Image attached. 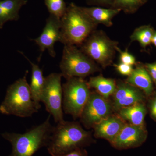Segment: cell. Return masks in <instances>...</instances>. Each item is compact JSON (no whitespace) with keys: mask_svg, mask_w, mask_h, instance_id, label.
Here are the masks:
<instances>
[{"mask_svg":"<svg viewBox=\"0 0 156 156\" xmlns=\"http://www.w3.org/2000/svg\"><path fill=\"white\" fill-rule=\"evenodd\" d=\"M155 31L150 26H143L136 29L130 37L131 41H137L143 48L152 43Z\"/></svg>","mask_w":156,"mask_h":156,"instance_id":"obj_20","label":"cell"},{"mask_svg":"<svg viewBox=\"0 0 156 156\" xmlns=\"http://www.w3.org/2000/svg\"><path fill=\"white\" fill-rule=\"evenodd\" d=\"M125 120L119 116L110 115L94 126L95 135L111 143L126 125Z\"/></svg>","mask_w":156,"mask_h":156,"instance_id":"obj_12","label":"cell"},{"mask_svg":"<svg viewBox=\"0 0 156 156\" xmlns=\"http://www.w3.org/2000/svg\"><path fill=\"white\" fill-rule=\"evenodd\" d=\"M27 59L31 66L32 76L30 87L31 93L34 102L39 109L41 108V98L45 83V77L43 76V71L38 65L30 61L22 52H20Z\"/></svg>","mask_w":156,"mask_h":156,"instance_id":"obj_16","label":"cell"},{"mask_svg":"<svg viewBox=\"0 0 156 156\" xmlns=\"http://www.w3.org/2000/svg\"><path fill=\"white\" fill-rule=\"evenodd\" d=\"M118 44L103 31L95 30L80 47L86 55L105 68L112 63Z\"/></svg>","mask_w":156,"mask_h":156,"instance_id":"obj_6","label":"cell"},{"mask_svg":"<svg viewBox=\"0 0 156 156\" xmlns=\"http://www.w3.org/2000/svg\"><path fill=\"white\" fill-rule=\"evenodd\" d=\"M147 0H113L111 9H119L127 14L135 13Z\"/></svg>","mask_w":156,"mask_h":156,"instance_id":"obj_21","label":"cell"},{"mask_svg":"<svg viewBox=\"0 0 156 156\" xmlns=\"http://www.w3.org/2000/svg\"><path fill=\"white\" fill-rule=\"evenodd\" d=\"M152 43L156 47V32H155L153 37L152 39Z\"/></svg>","mask_w":156,"mask_h":156,"instance_id":"obj_29","label":"cell"},{"mask_svg":"<svg viewBox=\"0 0 156 156\" xmlns=\"http://www.w3.org/2000/svg\"><path fill=\"white\" fill-rule=\"evenodd\" d=\"M62 85V107L65 113L74 119L80 117L90 96V87L83 78L72 77L67 79Z\"/></svg>","mask_w":156,"mask_h":156,"instance_id":"obj_7","label":"cell"},{"mask_svg":"<svg viewBox=\"0 0 156 156\" xmlns=\"http://www.w3.org/2000/svg\"><path fill=\"white\" fill-rule=\"evenodd\" d=\"M52 156H88V155H87V151L82 148L76 150L72 152H71L69 153L62 155Z\"/></svg>","mask_w":156,"mask_h":156,"instance_id":"obj_27","label":"cell"},{"mask_svg":"<svg viewBox=\"0 0 156 156\" xmlns=\"http://www.w3.org/2000/svg\"><path fill=\"white\" fill-rule=\"evenodd\" d=\"M60 30L61 19L50 14L41 35L32 40L38 46L41 54L45 50H48L50 56H56L54 45L56 42H60Z\"/></svg>","mask_w":156,"mask_h":156,"instance_id":"obj_10","label":"cell"},{"mask_svg":"<svg viewBox=\"0 0 156 156\" xmlns=\"http://www.w3.org/2000/svg\"><path fill=\"white\" fill-rule=\"evenodd\" d=\"M146 112V108L144 105L141 102H139L120 109L119 116L123 120L128 121L132 125L143 126Z\"/></svg>","mask_w":156,"mask_h":156,"instance_id":"obj_17","label":"cell"},{"mask_svg":"<svg viewBox=\"0 0 156 156\" xmlns=\"http://www.w3.org/2000/svg\"><path fill=\"white\" fill-rule=\"evenodd\" d=\"M44 4L50 15L59 19L63 17L67 9L64 0H44Z\"/></svg>","mask_w":156,"mask_h":156,"instance_id":"obj_22","label":"cell"},{"mask_svg":"<svg viewBox=\"0 0 156 156\" xmlns=\"http://www.w3.org/2000/svg\"><path fill=\"white\" fill-rule=\"evenodd\" d=\"M150 112L152 118L156 121V96L151 102Z\"/></svg>","mask_w":156,"mask_h":156,"instance_id":"obj_28","label":"cell"},{"mask_svg":"<svg viewBox=\"0 0 156 156\" xmlns=\"http://www.w3.org/2000/svg\"><path fill=\"white\" fill-rule=\"evenodd\" d=\"M88 83L90 88H94L97 93L106 99L113 95L116 89L117 83L114 80L101 76L90 78Z\"/></svg>","mask_w":156,"mask_h":156,"instance_id":"obj_18","label":"cell"},{"mask_svg":"<svg viewBox=\"0 0 156 156\" xmlns=\"http://www.w3.org/2000/svg\"><path fill=\"white\" fill-rule=\"evenodd\" d=\"M147 133L143 126L126 124L119 133L111 142V145L118 149L138 147L147 139Z\"/></svg>","mask_w":156,"mask_h":156,"instance_id":"obj_11","label":"cell"},{"mask_svg":"<svg viewBox=\"0 0 156 156\" xmlns=\"http://www.w3.org/2000/svg\"><path fill=\"white\" fill-rule=\"evenodd\" d=\"M112 111L108 99L97 92H91L80 118L84 126L90 128L111 115Z\"/></svg>","mask_w":156,"mask_h":156,"instance_id":"obj_9","label":"cell"},{"mask_svg":"<svg viewBox=\"0 0 156 156\" xmlns=\"http://www.w3.org/2000/svg\"><path fill=\"white\" fill-rule=\"evenodd\" d=\"M27 0H0V29L8 21H17L20 9Z\"/></svg>","mask_w":156,"mask_h":156,"instance_id":"obj_13","label":"cell"},{"mask_svg":"<svg viewBox=\"0 0 156 156\" xmlns=\"http://www.w3.org/2000/svg\"><path fill=\"white\" fill-rule=\"evenodd\" d=\"M126 82L141 89L147 95H151L153 91L151 78L145 67L140 65H136Z\"/></svg>","mask_w":156,"mask_h":156,"instance_id":"obj_15","label":"cell"},{"mask_svg":"<svg viewBox=\"0 0 156 156\" xmlns=\"http://www.w3.org/2000/svg\"><path fill=\"white\" fill-rule=\"evenodd\" d=\"M90 141V133L79 123L63 121L53 127L47 147L51 156H60L82 149Z\"/></svg>","mask_w":156,"mask_h":156,"instance_id":"obj_1","label":"cell"},{"mask_svg":"<svg viewBox=\"0 0 156 156\" xmlns=\"http://www.w3.org/2000/svg\"><path fill=\"white\" fill-rule=\"evenodd\" d=\"M86 1L87 4L90 5L110 8L113 0H86Z\"/></svg>","mask_w":156,"mask_h":156,"instance_id":"obj_25","label":"cell"},{"mask_svg":"<svg viewBox=\"0 0 156 156\" xmlns=\"http://www.w3.org/2000/svg\"><path fill=\"white\" fill-rule=\"evenodd\" d=\"M117 71L122 75L129 76L132 73L134 69L132 66L120 62L119 64L114 65Z\"/></svg>","mask_w":156,"mask_h":156,"instance_id":"obj_24","label":"cell"},{"mask_svg":"<svg viewBox=\"0 0 156 156\" xmlns=\"http://www.w3.org/2000/svg\"><path fill=\"white\" fill-rule=\"evenodd\" d=\"M143 95L138 88L132 86L126 93L122 96L121 99L113 102V107L119 110L123 107L131 106L135 104L141 102L143 99Z\"/></svg>","mask_w":156,"mask_h":156,"instance_id":"obj_19","label":"cell"},{"mask_svg":"<svg viewBox=\"0 0 156 156\" xmlns=\"http://www.w3.org/2000/svg\"><path fill=\"white\" fill-rule=\"evenodd\" d=\"M62 77L61 73H53L45 77L41 98V101L44 103L47 111L57 123L64 121L61 84Z\"/></svg>","mask_w":156,"mask_h":156,"instance_id":"obj_8","label":"cell"},{"mask_svg":"<svg viewBox=\"0 0 156 156\" xmlns=\"http://www.w3.org/2000/svg\"><path fill=\"white\" fill-rule=\"evenodd\" d=\"M27 73L28 71L23 77L8 87L5 99L0 105V113L27 118L38 111L39 109L34 102L30 85L27 81Z\"/></svg>","mask_w":156,"mask_h":156,"instance_id":"obj_4","label":"cell"},{"mask_svg":"<svg viewBox=\"0 0 156 156\" xmlns=\"http://www.w3.org/2000/svg\"><path fill=\"white\" fill-rule=\"evenodd\" d=\"M59 68L66 80L83 78L100 69L94 60L74 45H64Z\"/></svg>","mask_w":156,"mask_h":156,"instance_id":"obj_5","label":"cell"},{"mask_svg":"<svg viewBox=\"0 0 156 156\" xmlns=\"http://www.w3.org/2000/svg\"><path fill=\"white\" fill-rule=\"evenodd\" d=\"M91 20L98 25L101 24L107 27L112 26V20L121 12L119 9L100 7H81Z\"/></svg>","mask_w":156,"mask_h":156,"instance_id":"obj_14","label":"cell"},{"mask_svg":"<svg viewBox=\"0 0 156 156\" xmlns=\"http://www.w3.org/2000/svg\"><path fill=\"white\" fill-rule=\"evenodd\" d=\"M117 51L119 53L121 62L132 66L136 64V58L132 54L129 53L127 50L122 51L118 47L117 49Z\"/></svg>","mask_w":156,"mask_h":156,"instance_id":"obj_23","label":"cell"},{"mask_svg":"<svg viewBox=\"0 0 156 156\" xmlns=\"http://www.w3.org/2000/svg\"><path fill=\"white\" fill-rule=\"evenodd\" d=\"M145 67L156 85V62L147 63Z\"/></svg>","mask_w":156,"mask_h":156,"instance_id":"obj_26","label":"cell"},{"mask_svg":"<svg viewBox=\"0 0 156 156\" xmlns=\"http://www.w3.org/2000/svg\"><path fill=\"white\" fill-rule=\"evenodd\" d=\"M50 115L44 122L24 134L5 132L2 134L12 146V152L9 156H33L40 148L47 146L54 127L50 123Z\"/></svg>","mask_w":156,"mask_h":156,"instance_id":"obj_3","label":"cell"},{"mask_svg":"<svg viewBox=\"0 0 156 156\" xmlns=\"http://www.w3.org/2000/svg\"><path fill=\"white\" fill-rule=\"evenodd\" d=\"M97 27L81 7L70 3L61 19L60 42L80 47Z\"/></svg>","mask_w":156,"mask_h":156,"instance_id":"obj_2","label":"cell"}]
</instances>
